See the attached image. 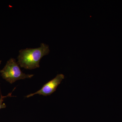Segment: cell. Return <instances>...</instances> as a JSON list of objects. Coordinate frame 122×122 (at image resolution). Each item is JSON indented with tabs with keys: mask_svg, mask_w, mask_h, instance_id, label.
I'll return each mask as SVG.
<instances>
[{
	"mask_svg": "<svg viewBox=\"0 0 122 122\" xmlns=\"http://www.w3.org/2000/svg\"><path fill=\"white\" fill-rule=\"evenodd\" d=\"M49 46L41 43L39 48H26L19 51L17 63L21 68L32 70L39 67V62L42 57L49 53Z\"/></svg>",
	"mask_w": 122,
	"mask_h": 122,
	"instance_id": "6da1fadb",
	"label": "cell"
},
{
	"mask_svg": "<svg viewBox=\"0 0 122 122\" xmlns=\"http://www.w3.org/2000/svg\"><path fill=\"white\" fill-rule=\"evenodd\" d=\"M1 76L4 79L10 83L25 78H31L34 75L26 74L21 70L19 65L15 59L10 58L7 61L4 68L0 71Z\"/></svg>",
	"mask_w": 122,
	"mask_h": 122,
	"instance_id": "7a4b0ae2",
	"label": "cell"
},
{
	"mask_svg": "<svg viewBox=\"0 0 122 122\" xmlns=\"http://www.w3.org/2000/svg\"><path fill=\"white\" fill-rule=\"evenodd\" d=\"M64 78L65 76L63 74H58L55 78L45 84L41 89L34 93L27 95L26 97H30L37 94L45 96L50 95L56 91L58 86Z\"/></svg>",
	"mask_w": 122,
	"mask_h": 122,
	"instance_id": "3957f363",
	"label": "cell"
},
{
	"mask_svg": "<svg viewBox=\"0 0 122 122\" xmlns=\"http://www.w3.org/2000/svg\"><path fill=\"white\" fill-rule=\"evenodd\" d=\"M11 95V93L9 94L8 95L6 96H1L0 99V109H3V108H5L6 107V105L5 103H3V101H4V98L5 97L8 96H10Z\"/></svg>",
	"mask_w": 122,
	"mask_h": 122,
	"instance_id": "277c9868",
	"label": "cell"
}]
</instances>
